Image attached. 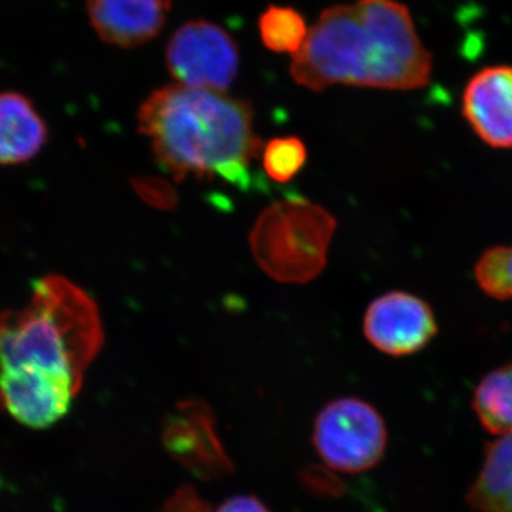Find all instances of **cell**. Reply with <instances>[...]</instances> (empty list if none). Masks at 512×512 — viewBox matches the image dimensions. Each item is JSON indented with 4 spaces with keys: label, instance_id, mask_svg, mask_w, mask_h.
I'll return each instance as SVG.
<instances>
[{
    "label": "cell",
    "instance_id": "4fadbf2b",
    "mask_svg": "<svg viewBox=\"0 0 512 512\" xmlns=\"http://www.w3.org/2000/svg\"><path fill=\"white\" fill-rule=\"evenodd\" d=\"M258 29L265 47L292 56L305 45L309 33L301 13L289 6H269L259 18Z\"/></svg>",
    "mask_w": 512,
    "mask_h": 512
},
{
    "label": "cell",
    "instance_id": "9c48e42d",
    "mask_svg": "<svg viewBox=\"0 0 512 512\" xmlns=\"http://www.w3.org/2000/svg\"><path fill=\"white\" fill-rule=\"evenodd\" d=\"M170 6V0H87V13L103 42L133 49L164 29Z\"/></svg>",
    "mask_w": 512,
    "mask_h": 512
},
{
    "label": "cell",
    "instance_id": "6da1fadb",
    "mask_svg": "<svg viewBox=\"0 0 512 512\" xmlns=\"http://www.w3.org/2000/svg\"><path fill=\"white\" fill-rule=\"evenodd\" d=\"M103 343L92 296L64 276L40 279L25 308L0 311V413L30 429L62 420Z\"/></svg>",
    "mask_w": 512,
    "mask_h": 512
},
{
    "label": "cell",
    "instance_id": "ac0fdd59",
    "mask_svg": "<svg viewBox=\"0 0 512 512\" xmlns=\"http://www.w3.org/2000/svg\"><path fill=\"white\" fill-rule=\"evenodd\" d=\"M212 512H271L254 495H235Z\"/></svg>",
    "mask_w": 512,
    "mask_h": 512
},
{
    "label": "cell",
    "instance_id": "e0dca14e",
    "mask_svg": "<svg viewBox=\"0 0 512 512\" xmlns=\"http://www.w3.org/2000/svg\"><path fill=\"white\" fill-rule=\"evenodd\" d=\"M160 512H212L210 505L190 485L178 488Z\"/></svg>",
    "mask_w": 512,
    "mask_h": 512
},
{
    "label": "cell",
    "instance_id": "9a60e30c",
    "mask_svg": "<svg viewBox=\"0 0 512 512\" xmlns=\"http://www.w3.org/2000/svg\"><path fill=\"white\" fill-rule=\"evenodd\" d=\"M474 274L487 295L500 301L512 299V247L488 249L478 259Z\"/></svg>",
    "mask_w": 512,
    "mask_h": 512
},
{
    "label": "cell",
    "instance_id": "ba28073f",
    "mask_svg": "<svg viewBox=\"0 0 512 512\" xmlns=\"http://www.w3.org/2000/svg\"><path fill=\"white\" fill-rule=\"evenodd\" d=\"M463 114L488 146L512 148V67H485L471 77Z\"/></svg>",
    "mask_w": 512,
    "mask_h": 512
},
{
    "label": "cell",
    "instance_id": "7c38bea8",
    "mask_svg": "<svg viewBox=\"0 0 512 512\" xmlns=\"http://www.w3.org/2000/svg\"><path fill=\"white\" fill-rule=\"evenodd\" d=\"M478 421L488 433L512 431V362L491 370L477 384L471 400Z\"/></svg>",
    "mask_w": 512,
    "mask_h": 512
},
{
    "label": "cell",
    "instance_id": "5bb4252c",
    "mask_svg": "<svg viewBox=\"0 0 512 512\" xmlns=\"http://www.w3.org/2000/svg\"><path fill=\"white\" fill-rule=\"evenodd\" d=\"M306 160L308 151L298 137L274 138L262 148V165L275 183H289L305 167Z\"/></svg>",
    "mask_w": 512,
    "mask_h": 512
},
{
    "label": "cell",
    "instance_id": "5b68a950",
    "mask_svg": "<svg viewBox=\"0 0 512 512\" xmlns=\"http://www.w3.org/2000/svg\"><path fill=\"white\" fill-rule=\"evenodd\" d=\"M386 423L372 404L342 397L323 407L313 426V446L323 463L357 474L380 463L387 448Z\"/></svg>",
    "mask_w": 512,
    "mask_h": 512
},
{
    "label": "cell",
    "instance_id": "2e32d148",
    "mask_svg": "<svg viewBox=\"0 0 512 512\" xmlns=\"http://www.w3.org/2000/svg\"><path fill=\"white\" fill-rule=\"evenodd\" d=\"M134 191L150 207L157 210L173 211L178 207V192L170 181L164 178L144 175L131 181Z\"/></svg>",
    "mask_w": 512,
    "mask_h": 512
},
{
    "label": "cell",
    "instance_id": "3957f363",
    "mask_svg": "<svg viewBox=\"0 0 512 512\" xmlns=\"http://www.w3.org/2000/svg\"><path fill=\"white\" fill-rule=\"evenodd\" d=\"M248 101L225 93L168 84L144 100L138 131L177 183L188 177L247 188L251 165L262 153Z\"/></svg>",
    "mask_w": 512,
    "mask_h": 512
},
{
    "label": "cell",
    "instance_id": "52a82bcc",
    "mask_svg": "<svg viewBox=\"0 0 512 512\" xmlns=\"http://www.w3.org/2000/svg\"><path fill=\"white\" fill-rule=\"evenodd\" d=\"M363 332L373 348L389 356L419 353L439 332L426 301L406 292H389L370 303Z\"/></svg>",
    "mask_w": 512,
    "mask_h": 512
},
{
    "label": "cell",
    "instance_id": "7a4b0ae2",
    "mask_svg": "<svg viewBox=\"0 0 512 512\" xmlns=\"http://www.w3.org/2000/svg\"><path fill=\"white\" fill-rule=\"evenodd\" d=\"M433 63L409 9L396 0H359L323 10L292 56L299 86L414 90L429 84Z\"/></svg>",
    "mask_w": 512,
    "mask_h": 512
},
{
    "label": "cell",
    "instance_id": "277c9868",
    "mask_svg": "<svg viewBox=\"0 0 512 512\" xmlns=\"http://www.w3.org/2000/svg\"><path fill=\"white\" fill-rule=\"evenodd\" d=\"M338 222L302 197L276 201L259 215L249 235L255 261L281 284H308L328 264Z\"/></svg>",
    "mask_w": 512,
    "mask_h": 512
},
{
    "label": "cell",
    "instance_id": "30bf717a",
    "mask_svg": "<svg viewBox=\"0 0 512 512\" xmlns=\"http://www.w3.org/2000/svg\"><path fill=\"white\" fill-rule=\"evenodd\" d=\"M47 126L28 97L0 93V165L28 163L42 151Z\"/></svg>",
    "mask_w": 512,
    "mask_h": 512
},
{
    "label": "cell",
    "instance_id": "8fae6325",
    "mask_svg": "<svg viewBox=\"0 0 512 512\" xmlns=\"http://www.w3.org/2000/svg\"><path fill=\"white\" fill-rule=\"evenodd\" d=\"M467 504L473 512H512V431L485 447Z\"/></svg>",
    "mask_w": 512,
    "mask_h": 512
},
{
    "label": "cell",
    "instance_id": "8992f818",
    "mask_svg": "<svg viewBox=\"0 0 512 512\" xmlns=\"http://www.w3.org/2000/svg\"><path fill=\"white\" fill-rule=\"evenodd\" d=\"M165 63L177 84L225 93L237 79L238 45L217 23L190 20L168 40Z\"/></svg>",
    "mask_w": 512,
    "mask_h": 512
}]
</instances>
